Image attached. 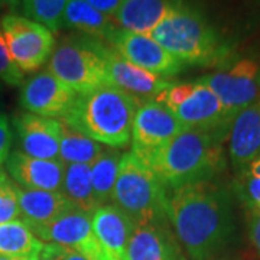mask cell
<instances>
[{
    "label": "cell",
    "mask_w": 260,
    "mask_h": 260,
    "mask_svg": "<svg viewBox=\"0 0 260 260\" xmlns=\"http://www.w3.org/2000/svg\"><path fill=\"white\" fill-rule=\"evenodd\" d=\"M0 81L12 87H16L23 83V73L19 70V67L10 56L2 32V26H0Z\"/></svg>",
    "instance_id": "cell-29"
},
{
    "label": "cell",
    "mask_w": 260,
    "mask_h": 260,
    "mask_svg": "<svg viewBox=\"0 0 260 260\" xmlns=\"http://www.w3.org/2000/svg\"><path fill=\"white\" fill-rule=\"evenodd\" d=\"M64 164L59 160L32 158L22 150L10 152L6 168L10 177L25 189L59 191L64 177Z\"/></svg>",
    "instance_id": "cell-17"
},
{
    "label": "cell",
    "mask_w": 260,
    "mask_h": 260,
    "mask_svg": "<svg viewBox=\"0 0 260 260\" xmlns=\"http://www.w3.org/2000/svg\"><path fill=\"white\" fill-rule=\"evenodd\" d=\"M0 260H32V259H19V257H9V256H2V254H0Z\"/></svg>",
    "instance_id": "cell-39"
},
{
    "label": "cell",
    "mask_w": 260,
    "mask_h": 260,
    "mask_svg": "<svg viewBox=\"0 0 260 260\" xmlns=\"http://www.w3.org/2000/svg\"><path fill=\"white\" fill-rule=\"evenodd\" d=\"M247 227L253 247L260 253V207L247 208Z\"/></svg>",
    "instance_id": "cell-33"
},
{
    "label": "cell",
    "mask_w": 260,
    "mask_h": 260,
    "mask_svg": "<svg viewBox=\"0 0 260 260\" xmlns=\"http://www.w3.org/2000/svg\"><path fill=\"white\" fill-rule=\"evenodd\" d=\"M149 37L184 65L224 67L232 62L233 47L197 6L175 0L165 19Z\"/></svg>",
    "instance_id": "cell-2"
},
{
    "label": "cell",
    "mask_w": 260,
    "mask_h": 260,
    "mask_svg": "<svg viewBox=\"0 0 260 260\" xmlns=\"http://www.w3.org/2000/svg\"><path fill=\"white\" fill-rule=\"evenodd\" d=\"M135 221L114 204L99 207L93 214V230L107 260H126Z\"/></svg>",
    "instance_id": "cell-18"
},
{
    "label": "cell",
    "mask_w": 260,
    "mask_h": 260,
    "mask_svg": "<svg viewBox=\"0 0 260 260\" xmlns=\"http://www.w3.org/2000/svg\"><path fill=\"white\" fill-rule=\"evenodd\" d=\"M68 0H22L25 18L44 25L52 34L62 28V16Z\"/></svg>",
    "instance_id": "cell-27"
},
{
    "label": "cell",
    "mask_w": 260,
    "mask_h": 260,
    "mask_svg": "<svg viewBox=\"0 0 260 260\" xmlns=\"http://www.w3.org/2000/svg\"><path fill=\"white\" fill-rule=\"evenodd\" d=\"M20 218L16 184L6 172L0 171V224L9 223Z\"/></svg>",
    "instance_id": "cell-28"
},
{
    "label": "cell",
    "mask_w": 260,
    "mask_h": 260,
    "mask_svg": "<svg viewBox=\"0 0 260 260\" xmlns=\"http://www.w3.org/2000/svg\"><path fill=\"white\" fill-rule=\"evenodd\" d=\"M112 201L135 224H168L169 221L168 188L132 152L121 158Z\"/></svg>",
    "instance_id": "cell-5"
},
{
    "label": "cell",
    "mask_w": 260,
    "mask_h": 260,
    "mask_svg": "<svg viewBox=\"0 0 260 260\" xmlns=\"http://www.w3.org/2000/svg\"><path fill=\"white\" fill-rule=\"evenodd\" d=\"M227 140L232 165L239 174L260 159V100L236 114Z\"/></svg>",
    "instance_id": "cell-16"
},
{
    "label": "cell",
    "mask_w": 260,
    "mask_h": 260,
    "mask_svg": "<svg viewBox=\"0 0 260 260\" xmlns=\"http://www.w3.org/2000/svg\"><path fill=\"white\" fill-rule=\"evenodd\" d=\"M107 44L133 65L164 78L179 74L185 68V65L149 35L119 28Z\"/></svg>",
    "instance_id": "cell-11"
},
{
    "label": "cell",
    "mask_w": 260,
    "mask_h": 260,
    "mask_svg": "<svg viewBox=\"0 0 260 260\" xmlns=\"http://www.w3.org/2000/svg\"><path fill=\"white\" fill-rule=\"evenodd\" d=\"M93 8L103 12L107 16H114L116 12L120 9V6L126 0H84Z\"/></svg>",
    "instance_id": "cell-34"
},
{
    "label": "cell",
    "mask_w": 260,
    "mask_h": 260,
    "mask_svg": "<svg viewBox=\"0 0 260 260\" xmlns=\"http://www.w3.org/2000/svg\"><path fill=\"white\" fill-rule=\"evenodd\" d=\"M78 211L91 214L99 208L91 181V165L70 164L64 167V177L59 189Z\"/></svg>",
    "instance_id": "cell-23"
},
{
    "label": "cell",
    "mask_w": 260,
    "mask_h": 260,
    "mask_svg": "<svg viewBox=\"0 0 260 260\" xmlns=\"http://www.w3.org/2000/svg\"><path fill=\"white\" fill-rule=\"evenodd\" d=\"M16 192L20 207V220H23L30 229L47 225L74 208L61 191L25 189L16 184Z\"/></svg>",
    "instance_id": "cell-20"
},
{
    "label": "cell",
    "mask_w": 260,
    "mask_h": 260,
    "mask_svg": "<svg viewBox=\"0 0 260 260\" xmlns=\"http://www.w3.org/2000/svg\"><path fill=\"white\" fill-rule=\"evenodd\" d=\"M126 260H185L168 224H136Z\"/></svg>",
    "instance_id": "cell-19"
},
{
    "label": "cell",
    "mask_w": 260,
    "mask_h": 260,
    "mask_svg": "<svg viewBox=\"0 0 260 260\" xmlns=\"http://www.w3.org/2000/svg\"><path fill=\"white\" fill-rule=\"evenodd\" d=\"M15 133L6 114L0 116V167L8 160Z\"/></svg>",
    "instance_id": "cell-32"
},
{
    "label": "cell",
    "mask_w": 260,
    "mask_h": 260,
    "mask_svg": "<svg viewBox=\"0 0 260 260\" xmlns=\"http://www.w3.org/2000/svg\"><path fill=\"white\" fill-rule=\"evenodd\" d=\"M48 71L75 94H85L109 83L107 70L95 48V38L77 35L62 39L48 62Z\"/></svg>",
    "instance_id": "cell-6"
},
{
    "label": "cell",
    "mask_w": 260,
    "mask_h": 260,
    "mask_svg": "<svg viewBox=\"0 0 260 260\" xmlns=\"http://www.w3.org/2000/svg\"><path fill=\"white\" fill-rule=\"evenodd\" d=\"M185 129L165 104L149 100L140 104L132 129V153L146 162Z\"/></svg>",
    "instance_id": "cell-9"
},
{
    "label": "cell",
    "mask_w": 260,
    "mask_h": 260,
    "mask_svg": "<svg viewBox=\"0 0 260 260\" xmlns=\"http://www.w3.org/2000/svg\"><path fill=\"white\" fill-rule=\"evenodd\" d=\"M0 116H3V103H2V99H0Z\"/></svg>",
    "instance_id": "cell-40"
},
{
    "label": "cell",
    "mask_w": 260,
    "mask_h": 260,
    "mask_svg": "<svg viewBox=\"0 0 260 260\" xmlns=\"http://www.w3.org/2000/svg\"><path fill=\"white\" fill-rule=\"evenodd\" d=\"M175 0H126L113 16L121 29L149 35L165 19Z\"/></svg>",
    "instance_id": "cell-21"
},
{
    "label": "cell",
    "mask_w": 260,
    "mask_h": 260,
    "mask_svg": "<svg viewBox=\"0 0 260 260\" xmlns=\"http://www.w3.org/2000/svg\"><path fill=\"white\" fill-rule=\"evenodd\" d=\"M194 91V83H184V84H172L168 87L165 91L159 94L155 99V102L165 104L168 109L175 110L181 104L189 99V95Z\"/></svg>",
    "instance_id": "cell-31"
},
{
    "label": "cell",
    "mask_w": 260,
    "mask_h": 260,
    "mask_svg": "<svg viewBox=\"0 0 260 260\" xmlns=\"http://www.w3.org/2000/svg\"><path fill=\"white\" fill-rule=\"evenodd\" d=\"M121 158L123 153L117 149H103L91 164V181L99 207L110 204L112 201Z\"/></svg>",
    "instance_id": "cell-26"
},
{
    "label": "cell",
    "mask_w": 260,
    "mask_h": 260,
    "mask_svg": "<svg viewBox=\"0 0 260 260\" xmlns=\"http://www.w3.org/2000/svg\"><path fill=\"white\" fill-rule=\"evenodd\" d=\"M62 28L73 29L81 35L97 38L104 42H109L119 29L110 16L84 0H68L62 16Z\"/></svg>",
    "instance_id": "cell-22"
},
{
    "label": "cell",
    "mask_w": 260,
    "mask_h": 260,
    "mask_svg": "<svg viewBox=\"0 0 260 260\" xmlns=\"http://www.w3.org/2000/svg\"><path fill=\"white\" fill-rule=\"evenodd\" d=\"M77 94L48 70L30 77L20 90L23 110L44 117H64Z\"/></svg>",
    "instance_id": "cell-14"
},
{
    "label": "cell",
    "mask_w": 260,
    "mask_h": 260,
    "mask_svg": "<svg viewBox=\"0 0 260 260\" xmlns=\"http://www.w3.org/2000/svg\"><path fill=\"white\" fill-rule=\"evenodd\" d=\"M41 239H38L32 229L23 220H13L0 224V254L19 259L37 260L44 249Z\"/></svg>",
    "instance_id": "cell-24"
},
{
    "label": "cell",
    "mask_w": 260,
    "mask_h": 260,
    "mask_svg": "<svg viewBox=\"0 0 260 260\" xmlns=\"http://www.w3.org/2000/svg\"><path fill=\"white\" fill-rule=\"evenodd\" d=\"M172 112L184 127L214 132L223 135L227 139L236 117V114H233L220 102L213 90L198 80L194 83V91L189 99Z\"/></svg>",
    "instance_id": "cell-13"
},
{
    "label": "cell",
    "mask_w": 260,
    "mask_h": 260,
    "mask_svg": "<svg viewBox=\"0 0 260 260\" xmlns=\"http://www.w3.org/2000/svg\"><path fill=\"white\" fill-rule=\"evenodd\" d=\"M236 186H237L239 197L246 203L247 208L260 207V177L242 172L239 174Z\"/></svg>",
    "instance_id": "cell-30"
},
{
    "label": "cell",
    "mask_w": 260,
    "mask_h": 260,
    "mask_svg": "<svg viewBox=\"0 0 260 260\" xmlns=\"http://www.w3.org/2000/svg\"><path fill=\"white\" fill-rule=\"evenodd\" d=\"M168 218L189 260H214L236 232L230 194L213 181L172 189Z\"/></svg>",
    "instance_id": "cell-1"
},
{
    "label": "cell",
    "mask_w": 260,
    "mask_h": 260,
    "mask_svg": "<svg viewBox=\"0 0 260 260\" xmlns=\"http://www.w3.org/2000/svg\"><path fill=\"white\" fill-rule=\"evenodd\" d=\"M95 48L104 59L109 83L138 99L146 97L155 100L159 94L174 84L164 77L133 65L102 39L95 38Z\"/></svg>",
    "instance_id": "cell-12"
},
{
    "label": "cell",
    "mask_w": 260,
    "mask_h": 260,
    "mask_svg": "<svg viewBox=\"0 0 260 260\" xmlns=\"http://www.w3.org/2000/svg\"><path fill=\"white\" fill-rule=\"evenodd\" d=\"M13 129L23 153L32 158L59 160V119L25 112L13 117Z\"/></svg>",
    "instance_id": "cell-15"
},
{
    "label": "cell",
    "mask_w": 260,
    "mask_h": 260,
    "mask_svg": "<svg viewBox=\"0 0 260 260\" xmlns=\"http://www.w3.org/2000/svg\"><path fill=\"white\" fill-rule=\"evenodd\" d=\"M140 99L106 84L93 91L77 94L64 119L73 129L109 148H126Z\"/></svg>",
    "instance_id": "cell-4"
},
{
    "label": "cell",
    "mask_w": 260,
    "mask_h": 260,
    "mask_svg": "<svg viewBox=\"0 0 260 260\" xmlns=\"http://www.w3.org/2000/svg\"><path fill=\"white\" fill-rule=\"evenodd\" d=\"M61 120V138H59V162L70 164H87L91 165L95 158L103 152V146L95 140L73 129L64 119Z\"/></svg>",
    "instance_id": "cell-25"
},
{
    "label": "cell",
    "mask_w": 260,
    "mask_h": 260,
    "mask_svg": "<svg viewBox=\"0 0 260 260\" xmlns=\"http://www.w3.org/2000/svg\"><path fill=\"white\" fill-rule=\"evenodd\" d=\"M198 81L208 85L233 114L260 100V62L250 58L232 61Z\"/></svg>",
    "instance_id": "cell-8"
},
{
    "label": "cell",
    "mask_w": 260,
    "mask_h": 260,
    "mask_svg": "<svg viewBox=\"0 0 260 260\" xmlns=\"http://www.w3.org/2000/svg\"><path fill=\"white\" fill-rule=\"evenodd\" d=\"M48 247L51 253L55 256L56 260H88L84 257L83 254H80L78 251L73 250V249H68L64 246H58V244H52V243H48Z\"/></svg>",
    "instance_id": "cell-35"
},
{
    "label": "cell",
    "mask_w": 260,
    "mask_h": 260,
    "mask_svg": "<svg viewBox=\"0 0 260 260\" xmlns=\"http://www.w3.org/2000/svg\"><path fill=\"white\" fill-rule=\"evenodd\" d=\"M38 260H56L55 256H54V254L51 253V250H49L48 243L44 244V249H42V251L39 253V257H38Z\"/></svg>",
    "instance_id": "cell-36"
},
{
    "label": "cell",
    "mask_w": 260,
    "mask_h": 260,
    "mask_svg": "<svg viewBox=\"0 0 260 260\" xmlns=\"http://www.w3.org/2000/svg\"><path fill=\"white\" fill-rule=\"evenodd\" d=\"M0 26L10 56L23 74L39 70L55 49L54 34L35 20L9 13L0 19Z\"/></svg>",
    "instance_id": "cell-7"
},
{
    "label": "cell",
    "mask_w": 260,
    "mask_h": 260,
    "mask_svg": "<svg viewBox=\"0 0 260 260\" xmlns=\"http://www.w3.org/2000/svg\"><path fill=\"white\" fill-rule=\"evenodd\" d=\"M44 243L78 251L88 260H107L93 230V215L71 208L47 225L32 229Z\"/></svg>",
    "instance_id": "cell-10"
},
{
    "label": "cell",
    "mask_w": 260,
    "mask_h": 260,
    "mask_svg": "<svg viewBox=\"0 0 260 260\" xmlns=\"http://www.w3.org/2000/svg\"><path fill=\"white\" fill-rule=\"evenodd\" d=\"M20 2H22V0H0V3H2V5L9 6V8H12V9H13V8H16Z\"/></svg>",
    "instance_id": "cell-38"
},
{
    "label": "cell",
    "mask_w": 260,
    "mask_h": 260,
    "mask_svg": "<svg viewBox=\"0 0 260 260\" xmlns=\"http://www.w3.org/2000/svg\"><path fill=\"white\" fill-rule=\"evenodd\" d=\"M225 136L185 127L165 148L143 162L168 189L213 181L225 168Z\"/></svg>",
    "instance_id": "cell-3"
},
{
    "label": "cell",
    "mask_w": 260,
    "mask_h": 260,
    "mask_svg": "<svg viewBox=\"0 0 260 260\" xmlns=\"http://www.w3.org/2000/svg\"><path fill=\"white\" fill-rule=\"evenodd\" d=\"M244 172H247L250 175H254V177H260V159H257L256 162H253Z\"/></svg>",
    "instance_id": "cell-37"
}]
</instances>
